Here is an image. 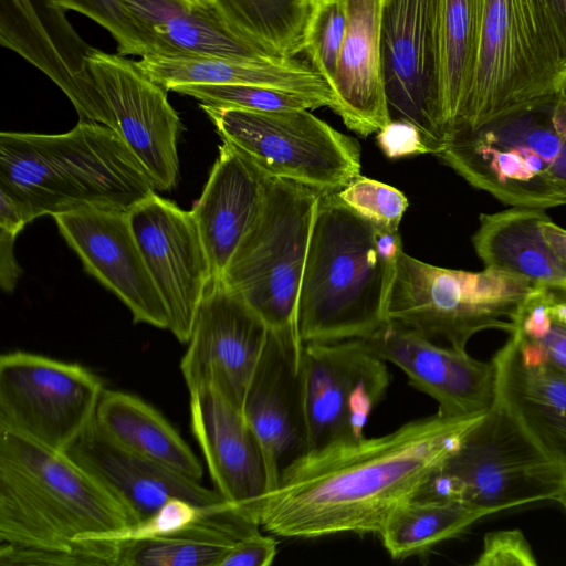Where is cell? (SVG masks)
Segmentation results:
<instances>
[{"mask_svg": "<svg viewBox=\"0 0 566 566\" xmlns=\"http://www.w3.org/2000/svg\"><path fill=\"white\" fill-rule=\"evenodd\" d=\"M485 413L437 411L385 436L302 453L264 496L261 527L294 538L378 535L390 513L420 494Z\"/></svg>", "mask_w": 566, "mask_h": 566, "instance_id": "1", "label": "cell"}, {"mask_svg": "<svg viewBox=\"0 0 566 566\" xmlns=\"http://www.w3.org/2000/svg\"><path fill=\"white\" fill-rule=\"evenodd\" d=\"M403 252L398 230L376 227L337 192L321 193L300 289L296 326L304 344L366 338L387 319Z\"/></svg>", "mask_w": 566, "mask_h": 566, "instance_id": "2", "label": "cell"}, {"mask_svg": "<svg viewBox=\"0 0 566 566\" xmlns=\"http://www.w3.org/2000/svg\"><path fill=\"white\" fill-rule=\"evenodd\" d=\"M0 189L33 219L87 207L129 210L157 191L112 129L81 119L63 134L1 132Z\"/></svg>", "mask_w": 566, "mask_h": 566, "instance_id": "3", "label": "cell"}, {"mask_svg": "<svg viewBox=\"0 0 566 566\" xmlns=\"http://www.w3.org/2000/svg\"><path fill=\"white\" fill-rule=\"evenodd\" d=\"M135 521L65 452L0 429V543L72 549Z\"/></svg>", "mask_w": 566, "mask_h": 566, "instance_id": "4", "label": "cell"}, {"mask_svg": "<svg viewBox=\"0 0 566 566\" xmlns=\"http://www.w3.org/2000/svg\"><path fill=\"white\" fill-rule=\"evenodd\" d=\"M565 74L566 15L560 0H483L469 93L449 134L551 103Z\"/></svg>", "mask_w": 566, "mask_h": 566, "instance_id": "5", "label": "cell"}, {"mask_svg": "<svg viewBox=\"0 0 566 566\" xmlns=\"http://www.w3.org/2000/svg\"><path fill=\"white\" fill-rule=\"evenodd\" d=\"M437 156L506 206L566 205V98L558 94L543 106L451 132Z\"/></svg>", "mask_w": 566, "mask_h": 566, "instance_id": "6", "label": "cell"}, {"mask_svg": "<svg viewBox=\"0 0 566 566\" xmlns=\"http://www.w3.org/2000/svg\"><path fill=\"white\" fill-rule=\"evenodd\" d=\"M533 286L496 270L446 269L402 252L387 301V319L467 350L470 338L482 331L510 334Z\"/></svg>", "mask_w": 566, "mask_h": 566, "instance_id": "7", "label": "cell"}, {"mask_svg": "<svg viewBox=\"0 0 566 566\" xmlns=\"http://www.w3.org/2000/svg\"><path fill=\"white\" fill-rule=\"evenodd\" d=\"M566 489V468L543 451L495 401L418 497L454 499L495 514Z\"/></svg>", "mask_w": 566, "mask_h": 566, "instance_id": "8", "label": "cell"}, {"mask_svg": "<svg viewBox=\"0 0 566 566\" xmlns=\"http://www.w3.org/2000/svg\"><path fill=\"white\" fill-rule=\"evenodd\" d=\"M321 193L272 177L264 206L220 280L270 329L297 327L307 249Z\"/></svg>", "mask_w": 566, "mask_h": 566, "instance_id": "9", "label": "cell"}, {"mask_svg": "<svg viewBox=\"0 0 566 566\" xmlns=\"http://www.w3.org/2000/svg\"><path fill=\"white\" fill-rule=\"evenodd\" d=\"M229 144L272 177L319 193L360 176V147L308 109L253 112L199 105Z\"/></svg>", "mask_w": 566, "mask_h": 566, "instance_id": "10", "label": "cell"}, {"mask_svg": "<svg viewBox=\"0 0 566 566\" xmlns=\"http://www.w3.org/2000/svg\"><path fill=\"white\" fill-rule=\"evenodd\" d=\"M104 388L75 363L11 352L0 357V429L65 451L94 420Z\"/></svg>", "mask_w": 566, "mask_h": 566, "instance_id": "11", "label": "cell"}, {"mask_svg": "<svg viewBox=\"0 0 566 566\" xmlns=\"http://www.w3.org/2000/svg\"><path fill=\"white\" fill-rule=\"evenodd\" d=\"M441 0H384L381 53L390 120H405L438 155L448 135L439 82Z\"/></svg>", "mask_w": 566, "mask_h": 566, "instance_id": "12", "label": "cell"}, {"mask_svg": "<svg viewBox=\"0 0 566 566\" xmlns=\"http://www.w3.org/2000/svg\"><path fill=\"white\" fill-rule=\"evenodd\" d=\"M99 96L94 123L112 129L142 163L157 190L179 178L178 139L182 129L166 90L120 54L94 48L87 55Z\"/></svg>", "mask_w": 566, "mask_h": 566, "instance_id": "13", "label": "cell"}, {"mask_svg": "<svg viewBox=\"0 0 566 566\" xmlns=\"http://www.w3.org/2000/svg\"><path fill=\"white\" fill-rule=\"evenodd\" d=\"M303 374L307 451L363 438L390 384L386 361L359 338L305 344Z\"/></svg>", "mask_w": 566, "mask_h": 566, "instance_id": "14", "label": "cell"}, {"mask_svg": "<svg viewBox=\"0 0 566 566\" xmlns=\"http://www.w3.org/2000/svg\"><path fill=\"white\" fill-rule=\"evenodd\" d=\"M268 335L262 317L222 280H212L180 360L189 394L210 388L242 412Z\"/></svg>", "mask_w": 566, "mask_h": 566, "instance_id": "15", "label": "cell"}, {"mask_svg": "<svg viewBox=\"0 0 566 566\" xmlns=\"http://www.w3.org/2000/svg\"><path fill=\"white\" fill-rule=\"evenodd\" d=\"M129 221L166 306L168 329L188 343L212 281L207 250L193 214L153 192L128 210Z\"/></svg>", "mask_w": 566, "mask_h": 566, "instance_id": "16", "label": "cell"}, {"mask_svg": "<svg viewBox=\"0 0 566 566\" xmlns=\"http://www.w3.org/2000/svg\"><path fill=\"white\" fill-rule=\"evenodd\" d=\"M304 346L297 327L269 328L244 397L242 413L262 447L269 492L275 488L282 469L307 451Z\"/></svg>", "mask_w": 566, "mask_h": 566, "instance_id": "17", "label": "cell"}, {"mask_svg": "<svg viewBox=\"0 0 566 566\" xmlns=\"http://www.w3.org/2000/svg\"><path fill=\"white\" fill-rule=\"evenodd\" d=\"M53 219L84 269L128 307L134 323L168 329V313L138 245L128 210L87 207Z\"/></svg>", "mask_w": 566, "mask_h": 566, "instance_id": "18", "label": "cell"}, {"mask_svg": "<svg viewBox=\"0 0 566 566\" xmlns=\"http://www.w3.org/2000/svg\"><path fill=\"white\" fill-rule=\"evenodd\" d=\"M363 345L385 361L399 367L409 384L438 402L448 416L489 411L496 399L493 361H481L467 350L436 344L420 333L387 321Z\"/></svg>", "mask_w": 566, "mask_h": 566, "instance_id": "19", "label": "cell"}, {"mask_svg": "<svg viewBox=\"0 0 566 566\" xmlns=\"http://www.w3.org/2000/svg\"><path fill=\"white\" fill-rule=\"evenodd\" d=\"M0 44L44 73L66 95L81 120L99 104L87 55L94 49L53 0H0Z\"/></svg>", "mask_w": 566, "mask_h": 566, "instance_id": "20", "label": "cell"}, {"mask_svg": "<svg viewBox=\"0 0 566 566\" xmlns=\"http://www.w3.org/2000/svg\"><path fill=\"white\" fill-rule=\"evenodd\" d=\"M64 452L118 501L135 523L174 497L208 507L230 504L216 489L119 447L95 418Z\"/></svg>", "mask_w": 566, "mask_h": 566, "instance_id": "21", "label": "cell"}, {"mask_svg": "<svg viewBox=\"0 0 566 566\" xmlns=\"http://www.w3.org/2000/svg\"><path fill=\"white\" fill-rule=\"evenodd\" d=\"M190 424L216 490L260 523L261 505L270 490L268 468L243 413L212 389L202 388L190 394Z\"/></svg>", "mask_w": 566, "mask_h": 566, "instance_id": "22", "label": "cell"}, {"mask_svg": "<svg viewBox=\"0 0 566 566\" xmlns=\"http://www.w3.org/2000/svg\"><path fill=\"white\" fill-rule=\"evenodd\" d=\"M272 176L222 142L191 212L207 250L212 280H220L264 206Z\"/></svg>", "mask_w": 566, "mask_h": 566, "instance_id": "23", "label": "cell"}, {"mask_svg": "<svg viewBox=\"0 0 566 566\" xmlns=\"http://www.w3.org/2000/svg\"><path fill=\"white\" fill-rule=\"evenodd\" d=\"M145 55L279 60L239 31L216 4L185 0H124ZM144 55V56H145Z\"/></svg>", "mask_w": 566, "mask_h": 566, "instance_id": "24", "label": "cell"}, {"mask_svg": "<svg viewBox=\"0 0 566 566\" xmlns=\"http://www.w3.org/2000/svg\"><path fill=\"white\" fill-rule=\"evenodd\" d=\"M384 0H346L347 28L333 90L344 124L361 136L389 122L381 53Z\"/></svg>", "mask_w": 566, "mask_h": 566, "instance_id": "25", "label": "cell"}, {"mask_svg": "<svg viewBox=\"0 0 566 566\" xmlns=\"http://www.w3.org/2000/svg\"><path fill=\"white\" fill-rule=\"evenodd\" d=\"M492 361L495 401L543 451L566 468V377L525 360L511 335Z\"/></svg>", "mask_w": 566, "mask_h": 566, "instance_id": "26", "label": "cell"}, {"mask_svg": "<svg viewBox=\"0 0 566 566\" xmlns=\"http://www.w3.org/2000/svg\"><path fill=\"white\" fill-rule=\"evenodd\" d=\"M154 82L178 85H261L323 99L336 114L339 103L328 82L310 64L294 59L254 61L211 56L145 55L136 61Z\"/></svg>", "mask_w": 566, "mask_h": 566, "instance_id": "27", "label": "cell"}, {"mask_svg": "<svg viewBox=\"0 0 566 566\" xmlns=\"http://www.w3.org/2000/svg\"><path fill=\"white\" fill-rule=\"evenodd\" d=\"M545 209L512 207L481 213L472 237L484 266L521 277L533 285L566 282V264L546 240Z\"/></svg>", "mask_w": 566, "mask_h": 566, "instance_id": "28", "label": "cell"}, {"mask_svg": "<svg viewBox=\"0 0 566 566\" xmlns=\"http://www.w3.org/2000/svg\"><path fill=\"white\" fill-rule=\"evenodd\" d=\"M260 531L259 522L228 505L172 533L119 543L118 566H218L237 542Z\"/></svg>", "mask_w": 566, "mask_h": 566, "instance_id": "29", "label": "cell"}, {"mask_svg": "<svg viewBox=\"0 0 566 566\" xmlns=\"http://www.w3.org/2000/svg\"><path fill=\"white\" fill-rule=\"evenodd\" d=\"M95 421L119 447L190 479L202 476L201 463L180 434L137 396L104 388Z\"/></svg>", "mask_w": 566, "mask_h": 566, "instance_id": "30", "label": "cell"}, {"mask_svg": "<svg viewBox=\"0 0 566 566\" xmlns=\"http://www.w3.org/2000/svg\"><path fill=\"white\" fill-rule=\"evenodd\" d=\"M488 515V510L460 500L415 497L390 513L378 535L392 558L405 559L460 535Z\"/></svg>", "mask_w": 566, "mask_h": 566, "instance_id": "31", "label": "cell"}, {"mask_svg": "<svg viewBox=\"0 0 566 566\" xmlns=\"http://www.w3.org/2000/svg\"><path fill=\"white\" fill-rule=\"evenodd\" d=\"M482 4L483 0H441L439 82L448 134L459 120L469 93L476 59Z\"/></svg>", "mask_w": 566, "mask_h": 566, "instance_id": "32", "label": "cell"}, {"mask_svg": "<svg viewBox=\"0 0 566 566\" xmlns=\"http://www.w3.org/2000/svg\"><path fill=\"white\" fill-rule=\"evenodd\" d=\"M221 13L269 53L294 59L303 52L310 0H220Z\"/></svg>", "mask_w": 566, "mask_h": 566, "instance_id": "33", "label": "cell"}, {"mask_svg": "<svg viewBox=\"0 0 566 566\" xmlns=\"http://www.w3.org/2000/svg\"><path fill=\"white\" fill-rule=\"evenodd\" d=\"M170 91L190 96L199 105L221 108L275 112L327 107L318 97L261 85L187 84L175 86Z\"/></svg>", "mask_w": 566, "mask_h": 566, "instance_id": "34", "label": "cell"}, {"mask_svg": "<svg viewBox=\"0 0 566 566\" xmlns=\"http://www.w3.org/2000/svg\"><path fill=\"white\" fill-rule=\"evenodd\" d=\"M509 335L515 338L525 360L566 377V324L552 319L532 291L521 304Z\"/></svg>", "mask_w": 566, "mask_h": 566, "instance_id": "35", "label": "cell"}, {"mask_svg": "<svg viewBox=\"0 0 566 566\" xmlns=\"http://www.w3.org/2000/svg\"><path fill=\"white\" fill-rule=\"evenodd\" d=\"M346 28V0H310L303 52L332 88Z\"/></svg>", "mask_w": 566, "mask_h": 566, "instance_id": "36", "label": "cell"}, {"mask_svg": "<svg viewBox=\"0 0 566 566\" xmlns=\"http://www.w3.org/2000/svg\"><path fill=\"white\" fill-rule=\"evenodd\" d=\"M119 543L86 539L72 549L0 545L2 566H118Z\"/></svg>", "mask_w": 566, "mask_h": 566, "instance_id": "37", "label": "cell"}, {"mask_svg": "<svg viewBox=\"0 0 566 566\" xmlns=\"http://www.w3.org/2000/svg\"><path fill=\"white\" fill-rule=\"evenodd\" d=\"M337 195L359 216L385 230H398L408 208L400 190L364 176L353 179Z\"/></svg>", "mask_w": 566, "mask_h": 566, "instance_id": "38", "label": "cell"}, {"mask_svg": "<svg viewBox=\"0 0 566 566\" xmlns=\"http://www.w3.org/2000/svg\"><path fill=\"white\" fill-rule=\"evenodd\" d=\"M222 506H201L184 499L174 497L150 516L118 531L96 534L82 538L111 541L116 543L147 541L172 533L188 525L210 511Z\"/></svg>", "mask_w": 566, "mask_h": 566, "instance_id": "39", "label": "cell"}, {"mask_svg": "<svg viewBox=\"0 0 566 566\" xmlns=\"http://www.w3.org/2000/svg\"><path fill=\"white\" fill-rule=\"evenodd\" d=\"M63 10L80 12L106 29L120 55L144 56L145 50L124 0H53Z\"/></svg>", "mask_w": 566, "mask_h": 566, "instance_id": "40", "label": "cell"}, {"mask_svg": "<svg viewBox=\"0 0 566 566\" xmlns=\"http://www.w3.org/2000/svg\"><path fill=\"white\" fill-rule=\"evenodd\" d=\"M475 566H536L537 560L525 535L518 530H501L484 535Z\"/></svg>", "mask_w": 566, "mask_h": 566, "instance_id": "41", "label": "cell"}, {"mask_svg": "<svg viewBox=\"0 0 566 566\" xmlns=\"http://www.w3.org/2000/svg\"><path fill=\"white\" fill-rule=\"evenodd\" d=\"M377 143L389 158L430 154L420 130L405 120H390L378 132Z\"/></svg>", "mask_w": 566, "mask_h": 566, "instance_id": "42", "label": "cell"}, {"mask_svg": "<svg viewBox=\"0 0 566 566\" xmlns=\"http://www.w3.org/2000/svg\"><path fill=\"white\" fill-rule=\"evenodd\" d=\"M277 541L260 532L237 542L218 566H269L277 554Z\"/></svg>", "mask_w": 566, "mask_h": 566, "instance_id": "43", "label": "cell"}, {"mask_svg": "<svg viewBox=\"0 0 566 566\" xmlns=\"http://www.w3.org/2000/svg\"><path fill=\"white\" fill-rule=\"evenodd\" d=\"M17 237L0 229V286L7 293H11L15 289L22 272L13 253Z\"/></svg>", "mask_w": 566, "mask_h": 566, "instance_id": "44", "label": "cell"}, {"mask_svg": "<svg viewBox=\"0 0 566 566\" xmlns=\"http://www.w3.org/2000/svg\"><path fill=\"white\" fill-rule=\"evenodd\" d=\"M532 293L552 319L566 324V282L534 285Z\"/></svg>", "mask_w": 566, "mask_h": 566, "instance_id": "45", "label": "cell"}, {"mask_svg": "<svg viewBox=\"0 0 566 566\" xmlns=\"http://www.w3.org/2000/svg\"><path fill=\"white\" fill-rule=\"evenodd\" d=\"M29 210L10 193L0 189V229L18 235L32 221Z\"/></svg>", "mask_w": 566, "mask_h": 566, "instance_id": "46", "label": "cell"}, {"mask_svg": "<svg viewBox=\"0 0 566 566\" xmlns=\"http://www.w3.org/2000/svg\"><path fill=\"white\" fill-rule=\"evenodd\" d=\"M542 231L551 247L566 264V229L549 219L542 224Z\"/></svg>", "mask_w": 566, "mask_h": 566, "instance_id": "47", "label": "cell"}, {"mask_svg": "<svg viewBox=\"0 0 566 566\" xmlns=\"http://www.w3.org/2000/svg\"><path fill=\"white\" fill-rule=\"evenodd\" d=\"M195 6L208 7L218 3L220 0H185Z\"/></svg>", "mask_w": 566, "mask_h": 566, "instance_id": "48", "label": "cell"}, {"mask_svg": "<svg viewBox=\"0 0 566 566\" xmlns=\"http://www.w3.org/2000/svg\"><path fill=\"white\" fill-rule=\"evenodd\" d=\"M557 502L560 503V505L564 507L565 512H566V489L565 491L562 493V495L557 499Z\"/></svg>", "mask_w": 566, "mask_h": 566, "instance_id": "49", "label": "cell"}, {"mask_svg": "<svg viewBox=\"0 0 566 566\" xmlns=\"http://www.w3.org/2000/svg\"><path fill=\"white\" fill-rule=\"evenodd\" d=\"M560 2L563 4L564 11H565V15H566V0H560Z\"/></svg>", "mask_w": 566, "mask_h": 566, "instance_id": "50", "label": "cell"}]
</instances>
